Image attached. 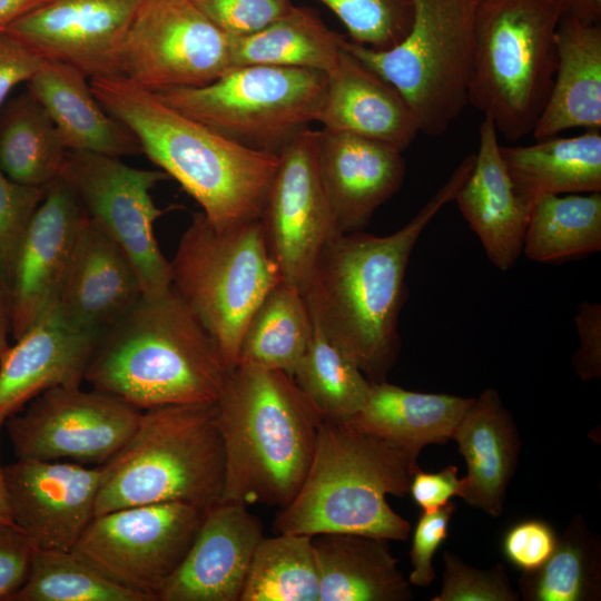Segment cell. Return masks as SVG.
<instances>
[{"instance_id":"obj_1","label":"cell","mask_w":601,"mask_h":601,"mask_svg":"<svg viewBox=\"0 0 601 601\" xmlns=\"http://www.w3.org/2000/svg\"><path fill=\"white\" fill-rule=\"evenodd\" d=\"M469 155L403 227L386 236L363 230L334 236L305 290L311 314L371 382L385 381L400 351L398 319L405 275L421 234L470 175Z\"/></svg>"},{"instance_id":"obj_2","label":"cell","mask_w":601,"mask_h":601,"mask_svg":"<svg viewBox=\"0 0 601 601\" xmlns=\"http://www.w3.org/2000/svg\"><path fill=\"white\" fill-rule=\"evenodd\" d=\"M101 106L217 227L260 219L279 156L244 147L122 76L89 78Z\"/></svg>"},{"instance_id":"obj_3","label":"cell","mask_w":601,"mask_h":601,"mask_svg":"<svg viewBox=\"0 0 601 601\" xmlns=\"http://www.w3.org/2000/svg\"><path fill=\"white\" fill-rule=\"evenodd\" d=\"M198 317L170 287L105 328L83 381L145 411L216 403L228 373Z\"/></svg>"},{"instance_id":"obj_4","label":"cell","mask_w":601,"mask_h":601,"mask_svg":"<svg viewBox=\"0 0 601 601\" xmlns=\"http://www.w3.org/2000/svg\"><path fill=\"white\" fill-rule=\"evenodd\" d=\"M225 453L221 501L284 508L311 465L322 415L293 376L238 364L216 401Z\"/></svg>"},{"instance_id":"obj_5","label":"cell","mask_w":601,"mask_h":601,"mask_svg":"<svg viewBox=\"0 0 601 601\" xmlns=\"http://www.w3.org/2000/svg\"><path fill=\"white\" fill-rule=\"evenodd\" d=\"M417 457L342 421L324 420L304 481L275 533H354L404 541L408 521L386 496L408 493Z\"/></svg>"},{"instance_id":"obj_6","label":"cell","mask_w":601,"mask_h":601,"mask_svg":"<svg viewBox=\"0 0 601 601\" xmlns=\"http://www.w3.org/2000/svg\"><path fill=\"white\" fill-rule=\"evenodd\" d=\"M101 469L95 515L162 502L206 511L221 502L225 487L216 404L141 411L132 435Z\"/></svg>"},{"instance_id":"obj_7","label":"cell","mask_w":601,"mask_h":601,"mask_svg":"<svg viewBox=\"0 0 601 601\" xmlns=\"http://www.w3.org/2000/svg\"><path fill=\"white\" fill-rule=\"evenodd\" d=\"M560 0H476L469 102L514 142L532 134L556 70Z\"/></svg>"},{"instance_id":"obj_8","label":"cell","mask_w":601,"mask_h":601,"mask_svg":"<svg viewBox=\"0 0 601 601\" xmlns=\"http://www.w3.org/2000/svg\"><path fill=\"white\" fill-rule=\"evenodd\" d=\"M170 270L171 288L208 331L228 370L234 368L250 317L283 279L260 219L217 227L196 213Z\"/></svg>"},{"instance_id":"obj_9","label":"cell","mask_w":601,"mask_h":601,"mask_svg":"<svg viewBox=\"0 0 601 601\" xmlns=\"http://www.w3.org/2000/svg\"><path fill=\"white\" fill-rule=\"evenodd\" d=\"M475 1L414 0L410 31L386 50L343 42L400 91L425 135H443L469 104Z\"/></svg>"},{"instance_id":"obj_10","label":"cell","mask_w":601,"mask_h":601,"mask_svg":"<svg viewBox=\"0 0 601 601\" xmlns=\"http://www.w3.org/2000/svg\"><path fill=\"white\" fill-rule=\"evenodd\" d=\"M326 81L318 70L245 65L228 68L204 86L156 93L224 137L279 156L316 121Z\"/></svg>"},{"instance_id":"obj_11","label":"cell","mask_w":601,"mask_h":601,"mask_svg":"<svg viewBox=\"0 0 601 601\" xmlns=\"http://www.w3.org/2000/svg\"><path fill=\"white\" fill-rule=\"evenodd\" d=\"M204 512L181 502H162L101 513L72 551L117 584L146 601H158L188 552Z\"/></svg>"},{"instance_id":"obj_12","label":"cell","mask_w":601,"mask_h":601,"mask_svg":"<svg viewBox=\"0 0 601 601\" xmlns=\"http://www.w3.org/2000/svg\"><path fill=\"white\" fill-rule=\"evenodd\" d=\"M86 215L126 253L141 283L142 295H159L171 287L170 260L155 236V221L175 208H159L150 191L168 179L160 169H139L118 157L68 151L60 176Z\"/></svg>"},{"instance_id":"obj_13","label":"cell","mask_w":601,"mask_h":601,"mask_svg":"<svg viewBox=\"0 0 601 601\" xmlns=\"http://www.w3.org/2000/svg\"><path fill=\"white\" fill-rule=\"evenodd\" d=\"M140 414L112 394L58 386L9 416L3 427L17 459L100 466L126 444Z\"/></svg>"},{"instance_id":"obj_14","label":"cell","mask_w":601,"mask_h":601,"mask_svg":"<svg viewBox=\"0 0 601 601\" xmlns=\"http://www.w3.org/2000/svg\"><path fill=\"white\" fill-rule=\"evenodd\" d=\"M230 66L229 37L191 0H141L119 58L120 76L152 92L207 85Z\"/></svg>"},{"instance_id":"obj_15","label":"cell","mask_w":601,"mask_h":601,"mask_svg":"<svg viewBox=\"0 0 601 601\" xmlns=\"http://www.w3.org/2000/svg\"><path fill=\"white\" fill-rule=\"evenodd\" d=\"M318 130L308 128L279 155L260 221L285 282L304 295L324 246L341 231L317 161Z\"/></svg>"},{"instance_id":"obj_16","label":"cell","mask_w":601,"mask_h":601,"mask_svg":"<svg viewBox=\"0 0 601 601\" xmlns=\"http://www.w3.org/2000/svg\"><path fill=\"white\" fill-rule=\"evenodd\" d=\"M3 474L11 519L33 548L72 550L95 516L101 465L17 459Z\"/></svg>"},{"instance_id":"obj_17","label":"cell","mask_w":601,"mask_h":601,"mask_svg":"<svg viewBox=\"0 0 601 601\" xmlns=\"http://www.w3.org/2000/svg\"><path fill=\"white\" fill-rule=\"evenodd\" d=\"M141 0H49L1 28L43 59L88 78L120 76L121 47Z\"/></svg>"},{"instance_id":"obj_18","label":"cell","mask_w":601,"mask_h":601,"mask_svg":"<svg viewBox=\"0 0 601 601\" xmlns=\"http://www.w3.org/2000/svg\"><path fill=\"white\" fill-rule=\"evenodd\" d=\"M86 213L58 177L23 233L10 283L11 336L21 337L58 303Z\"/></svg>"},{"instance_id":"obj_19","label":"cell","mask_w":601,"mask_h":601,"mask_svg":"<svg viewBox=\"0 0 601 601\" xmlns=\"http://www.w3.org/2000/svg\"><path fill=\"white\" fill-rule=\"evenodd\" d=\"M263 524L247 505L221 501L198 532L158 601H239Z\"/></svg>"},{"instance_id":"obj_20","label":"cell","mask_w":601,"mask_h":601,"mask_svg":"<svg viewBox=\"0 0 601 601\" xmlns=\"http://www.w3.org/2000/svg\"><path fill=\"white\" fill-rule=\"evenodd\" d=\"M101 333L69 322L56 305L9 344L0 359V424L47 390L81 385Z\"/></svg>"},{"instance_id":"obj_21","label":"cell","mask_w":601,"mask_h":601,"mask_svg":"<svg viewBox=\"0 0 601 601\" xmlns=\"http://www.w3.org/2000/svg\"><path fill=\"white\" fill-rule=\"evenodd\" d=\"M317 161L341 234L362 230L402 186V152L358 136L318 130Z\"/></svg>"},{"instance_id":"obj_22","label":"cell","mask_w":601,"mask_h":601,"mask_svg":"<svg viewBox=\"0 0 601 601\" xmlns=\"http://www.w3.org/2000/svg\"><path fill=\"white\" fill-rule=\"evenodd\" d=\"M326 78L316 118L323 129L374 140L401 152L410 147L420 126L393 85L368 69L343 45Z\"/></svg>"},{"instance_id":"obj_23","label":"cell","mask_w":601,"mask_h":601,"mask_svg":"<svg viewBox=\"0 0 601 601\" xmlns=\"http://www.w3.org/2000/svg\"><path fill=\"white\" fill-rule=\"evenodd\" d=\"M142 296L139 276L122 248L85 216L57 303L77 326L104 331Z\"/></svg>"},{"instance_id":"obj_24","label":"cell","mask_w":601,"mask_h":601,"mask_svg":"<svg viewBox=\"0 0 601 601\" xmlns=\"http://www.w3.org/2000/svg\"><path fill=\"white\" fill-rule=\"evenodd\" d=\"M479 134V150L472 170L454 200L477 235L489 260L505 272L522 254L532 208L513 186L493 121L484 118Z\"/></svg>"},{"instance_id":"obj_25","label":"cell","mask_w":601,"mask_h":601,"mask_svg":"<svg viewBox=\"0 0 601 601\" xmlns=\"http://www.w3.org/2000/svg\"><path fill=\"white\" fill-rule=\"evenodd\" d=\"M88 79L70 65L45 59L26 86L52 120L68 151L118 158L140 152L135 136L101 106Z\"/></svg>"},{"instance_id":"obj_26","label":"cell","mask_w":601,"mask_h":601,"mask_svg":"<svg viewBox=\"0 0 601 601\" xmlns=\"http://www.w3.org/2000/svg\"><path fill=\"white\" fill-rule=\"evenodd\" d=\"M558 63L536 140L573 128L601 129V23L562 13L555 31Z\"/></svg>"},{"instance_id":"obj_27","label":"cell","mask_w":601,"mask_h":601,"mask_svg":"<svg viewBox=\"0 0 601 601\" xmlns=\"http://www.w3.org/2000/svg\"><path fill=\"white\" fill-rule=\"evenodd\" d=\"M452 440L467 464L463 499L500 516L520 449L515 423L493 388L483 391L459 423Z\"/></svg>"},{"instance_id":"obj_28","label":"cell","mask_w":601,"mask_h":601,"mask_svg":"<svg viewBox=\"0 0 601 601\" xmlns=\"http://www.w3.org/2000/svg\"><path fill=\"white\" fill-rule=\"evenodd\" d=\"M474 398L408 391L386 381L371 382L364 405L342 422L418 457L424 446L452 440Z\"/></svg>"},{"instance_id":"obj_29","label":"cell","mask_w":601,"mask_h":601,"mask_svg":"<svg viewBox=\"0 0 601 601\" xmlns=\"http://www.w3.org/2000/svg\"><path fill=\"white\" fill-rule=\"evenodd\" d=\"M318 601H407L411 583L398 569L388 540L354 533L313 536Z\"/></svg>"},{"instance_id":"obj_30","label":"cell","mask_w":601,"mask_h":601,"mask_svg":"<svg viewBox=\"0 0 601 601\" xmlns=\"http://www.w3.org/2000/svg\"><path fill=\"white\" fill-rule=\"evenodd\" d=\"M500 149L518 195L531 208L545 196L601 191V129Z\"/></svg>"},{"instance_id":"obj_31","label":"cell","mask_w":601,"mask_h":601,"mask_svg":"<svg viewBox=\"0 0 601 601\" xmlns=\"http://www.w3.org/2000/svg\"><path fill=\"white\" fill-rule=\"evenodd\" d=\"M344 40L314 9L294 6L254 33L229 37L230 67L270 65L326 73L337 61Z\"/></svg>"},{"instance_id":"obj_32","label":"cell","mask_w":601,"mask_h":601,"mask_svg":"<svg viewBox=\"0 0 601 601\" xmlns=\"http://www.w3.org/2000/svg\"><path fill=\"white\" fill-rule=\"evenodd\" d=\"M68 149L52 120L27 90L0 109V170L12 181L47 187L60 176Z\"/></svg>"},{"instance_id":"obj_33","label":"cell","mask_w":601,"mask_h":601,"mask_svg":"<svg viewBox=\"0 0 601 601\" xmlns=\"http://www.w3.org/2000/svg\"><path fill=\"white\" fill-rule=\"evenodd\" d=\"M313 334L305 295L282 279L262 300L242 337L238 364L293 376Z\"/></svg>"},{"instance_id":"obj_34","label":"cell","mask_w":601,"mask_h":601,"mask_svg":"<svg viewBox=\"0 0 601 601\" xmlns=\"http://www.w3.org/2000/svg\"><path fill=\"white\" fill-rule=\"evenodd\" d=\"M601 249V191L545 196L532 207L522 253L548 263Z\"/></svg>"},{"instance_id":"obj_35","label":"cell","mask_w":601,"mask_h":601,"mask_svg":"<svg viewBox=\"0 0 601 601\" xmlns=\"http://www.w3.org/2000/svg\"><path fill=\"white\" fill-rule=\"evenodd\" d=\"M312 318V338L293 378L324 420L346 421L364 405L371 381Z\"/></svg>"},{"instance_id":"obj_36","label":"cell","mask_w":601,"mask_h":601,"mask_svg":"<svg viewBox=\"0 0 601 601\" xmlns=\"http://www.w3.org/2000/svg\"><path fill=\"white\" fill-rule=\"evenodd\" d=\"M313 536L276 533L259 541L239 601H318Z\"/></svg>"},{"instance_id":"obj_37","label":"cell","mask_w":601,"mask_h":601,"mask_svg":"<svg viewBox=\"0 0 601 601\" xmlns=\"http://www.w3.org/2000/svg\"><path fill=\"white\" fill-rule=\"evenodd\" d=\"M580 515L574 516L546 562L523 572L520 590L528 601H584L599 595L600 549Z\"/></svg>"},{"instance_id":"obj_38","label":"cell","mask_w":601,"mask_h":601,"mask_svg":"<svg viewBox=\"0 0 601 601\" xmlns=\"http://www.w3.org/2000/svg\"><path fill=\"white\" fill-rule=\"evenodd\" d=\"M10 601H146L108 579L72 550L35 549L22 587Z\"/></svg>"},{"instance_id":"obj_39","label":"cell","mask_w":601,"mask_h":601,"mask_svg":"<svg viewBox=\"0 0 601 601\" xmlns=\"http://www.w3.org/2000/svg\"><path fill=\"white\" fill-rule=\"evenodd\" d=\"M346 27L351 41L378 50L397 45L411 29L414 0H318Z\"/></svg>"},{"instance_id":"obj_40","label":"cell","mask_w":601,"mask_h":601,"mask_svg":"<svg viewBox=\"0 0 601 601\" xmlns=\"http://www.w3.org/2000/svg\"><path fill=\"white\" fill-rule=\"evenodd\" d=\"M46 187H30L9 179L0 170V283L10 288L19 244Z\"/></svg>"},{"instance_id":"obj_41","label":"cell","mask_w":601,"mask_h":601,"mask_svg":"<svg viewBox=\"0 0 601 601\" xmlns=\"http://www.w3.org/2000/svg\"><path fill=\"white\" fill-rule=\"evenodd\" d=\"M443 584L432 601H516L505 569L495 564L490 570H479L465 564L457 555L445 552Z\"/></svg>"},{"instance_id":"obj_42","label":"cell","mask_w":601,"mask_h":601,"mask_svg":"<svg viewBox=\"0 0 601 601\" xmlns=\"http://www.w3.org/2000/svg\"><path fill=\"white\" fill-rule=\"evenodd\" d=\"M199 11L229 37L254 33L285 16L292 0H191Z\"/></svg>"},{"instance_id":"obj_43","label":"cell","mask_w":601,"mask_h":601,"mask_svg":"<svg viewBox=\"0 0 601 601\" xmlns=\"http://www.w3.org/2000/svg\"><path fill=\"white\" fill-rule=\"evenodd\" d=\"M455 510V503L450 501L437 511L422 512L413 531L410 552L413 570L408 581L412 585L425 588L434 581L433 556L447 538L449 524Z\"/></svg>"},{"instance_id":"obj_44","label":"cell","mask_w":601,"mask_h":601,"mask_svg":"<svg viewBox=\"0 0 601 601\" xmlns=\"http://www.w3.org/2000/svg\"><path fill=\"white\" fill-rule=\"evenodd\" d=\"M558 535L541 520H525L514 524L504 535L505 558L523 572H533L551 556Z\"/></svg>"},{"instance_id":"obj_45","label":"cell","mask_w":601,"mask_h":601,"mask_svg":"<svg viewBox=\"0 0 601 601\" xmlns=\"http://www.w3.org/2000/svg\"><path fill=\"white\" fill-rule=\"evenodd\" d=\"M35 548L13 522L0 521V601H10L22 587Z\"/></svg>"},{"instance_id":"obj_46","label":"cell","mask_w":601,"mask_h":601,"mask_svg":"<svg viewBox=\"0 0 601 601\" xmlns=\"http://www.w3.org/2000/svg\"><path fill=\"white\" fill-rule=\"evenodd\" d=\"M579 345L572 357L575 374L584 382L601 376V305L582 302L574 315Z\"/></svg>"},{"instance_id":"obj_47","label":"cell","mask_w":601,"mask_h":601,"mask_svg":"<svg viewBox=\"0 0 601 601\" xmlns=\"http://www.w3.org/2000/svg\"><path fill=\"white\" fill-rule=\"evenodd\" d=\"M43 58L3 29H0V109L11 90L27 82Z\"/></svg>"},{"instance_id":"obj_48","label":"cell","mask_w":601,"mask_h":601,"mask_svg":"<svg viewBox=\"0 0 601 601\" xmlns=\"http://www.w3.org/2000/svg\"><path fill=\"white\" fill-rule=\"evenodd\" d=\"M455 465H449L436 473L417 469L412 476L408 492L423 512L437 511L446 505L451 497L463 496V481L459 479Z\"/></svg>"},{"instance_id":"obj_49","label":"cell","mask_w":601,"mask_h":601,"mask_svg":"<svg viewBox=\"0 0 601 601\" xmlns=\"http://www.w3.org/2000/svg\"><path fill=\"white\" fill-rule=\"evenodd\" d=\"M563 13L587 23H601V0H560Z\"/></svg>"},{"instance_id":"obj_50","label":"cell","mask_w":601,"mask_h":601,"mask_svg":"<svg viewBox=\"0 0 601 601\" xmlns=\"http://www.w3.org/2000/svg\"><path fill=\"white\" fill-rule=\"evenodd\" d=\"M49 0H0V29Z\"/></svg>"},{"instance_id":"obj_51","label":"cell","mask_w":601,"mask_h":601,"mask_svg":"<svg viewBox=\"0 0 601 601\" xmlns=\"http://www.w3.org/2000/svg\"><path fill=\"white\" fill-rule=\"evenodd\" d=\"M11 335V304L9 289L0 283V359Z\"/></svg>"},{"instance_id":"obj_52","label":"cell","mask_w":601,"mask_h":601,"mask_svg":"<svg viewBox=\"0 0 601 601\" xmlns=\"http://www.w3.org/2000/svg\"><path fill=\"white\" fill-rule=\"evenodd\" d=\"M3 424H0V521L13 522L10 514L7 487L3 474V463L1 462V431ZM14 523V522H13Z\"/></svg>"}]
</instances>
